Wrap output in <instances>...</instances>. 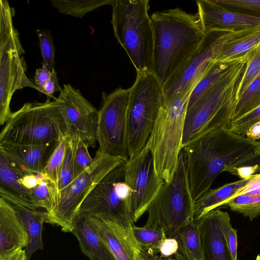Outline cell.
Instances as JSON below:
<instances>
[{"label": "cell", "mask_w": 260, "mask_h": 260, "mask_svg": "<svg viewBox=\"0 0 260 260\" xmlns=\"http://www.w3.org/2000/svg\"><path fill=\"white\" fill-rule=\"evenodd\" d=\"M258 144V141L235 134L228 128H221L182 147L194 201L210 189L221 172L254 151Z\"/></svg>", "instance_id": "cell-1"}, {"label": "cell", "mask_w": 260, "mask_h": 260, "mask_svg": "<svg viewBox=\"0 0 260 260\" xmlns=\"http://www.w3.org/2000/svg\"><path fill=\"white\" fill-rule=\"evenodd\" d=\"M152 73L162 86L189 59L205 34L197 14L180 8L154 12Z\"/></svg>", "instance_id": "cell-2"}, {"label": "cell", "mask_w": 260, "mask_h": 260, "mask_svg": "<svg viewBox=\"0 0 260 260\" xmlns=\"http://www.w3.org/2000/svg\"><path fill=\"white\" fill-rule=\"evenodd\" d=\"M248 59L247 55L236 59L217 82L187 107L182 147L217 129L229 128Z\"/></svg>", "instance_id": "cell-3"}, {"label": "cell", "mask_w": 260, "mask_h": 260, "mask_svg": "<svg viewBox=\"0 0 260 260\" xmlns=\"http://www.w3.org/2000/svg\"><path fill=\"white\" fill-rule=\"evenodd\" d=\"M111 23L115 37L137 73L152 72L153 29L148 0H113Z\"/></svg>", "instance_id": "cell-4"}, {"label": "cell", "mask_w": 260, "mask_h": 260, "mask_svg": "<svg viewBox=\"0 0 260 260\" xmlns=\"http://www.w3.org/2000/svg\"><path fill=\"white\" fill-rule=\"evenodd\" d=\"M194 207L186 156L181 150L171 180L164 182L148 207L146 224L162 229L167 237H174L180 229L194 221Z\"/></svg>", "instance_id": "cell-5"}, {"label": "cell", "mask_w": 260, "mask_h": 260, "mask_svg": "<svg viewBox=\"0 0 260 260\" xmlns=\"http://www.w3.org/2000/svg\"><path fill=\"white\" fill-rule=\"evenodd\" d=\"M192 91L179 94L168 103L162 102L145 146L153 155L157 173L165 182L171 180L182 150L185 115Z\"/></svg>", "instance_id": "cell-6"}, {"label": "cell", "mask_w": 260, "mask_h": 260, "mask_svg": "<svg viewBox=\"0 0 260 260\" xmlns=\"http://www.w3.org/2000/svg\"><path fill=\"white\" fill-rule=\"evenodd\" d=\"M15 9L6 0L0 1V124H5L12 112L10 102L14 93L24 87H38L25 74V53L13 25Z\"/></svg>", "instance_id": "cell-7"}, {"label": "cell", "mask_w": 260, "mask_h": 260, "mask_svg": "<svg viewBox=\"0 0 260 260\" xmlns=\"http://www.w3.org/2000/svg\"><path fill=\"white\" fill-rule=\"evenodd\" d=\"M65 125L56 103H25L12 112L0 134V142L40 145L56 142L65 134Z\"/></svg>", "instance_id": "cell-8"}, {"label": "cell", "mask_w": 260, "mask_h": 260, "mask_svg": "<svg viewBox=\"0 0 260 260\" xmlns=\"http://www.w3.org/2000/svg\"><path fill=\"white\" fill-rule=\"evenodd\" d=\"M127 112L128 159L146 146L163 102L162 86L152 72L137 73L129 88Z\"/></svg>", "instance_id": "cell-9"}, {"label": "cell", "mask_w": 260, "mask_h": 260, "mask_svg": "<svg viewBox=\"0 0 260 260\" xmlns=\"http://www.w3.org/2000/svg\"><path fill=\"white\" fill-rule=\"evenodd\" d=\"M127 160L98 150L91 165L59 191L55 205L47 213L46 222L60 226L63 232L72 233L85 199L109 172Z\"/></svg>", "instance_id": "cell-10"}, {"label": "cell", "mask_w": 260, "mask_h": 260, "mask_svg": "<svg viewBox=\"0 0 260 260\" xmlns=\"http://www.w3.org/2000/svg\"><path fill=\"white\" fill-rule=\"evenodd\" d=\"M129 95V89L121 87L109 93L102 92L96 132L100 151L127 160L129 158L127 146Z\"/></svg>", "instance_id": "cell-11"}, {"label": "cell", "mask_w": 260, "mask_h": 260, "mask_svg": "<svg viewBox=\"0 0 260 260\" xmlns=\"http://www.w3.org/2000/svg\"><path fill=\"white\" fill-rule=\"evenodd\" d=\"M126 161L112 170L97 184L83 202L80 213L133 221L131 190L125 181Z\"/></svg>", "instance_id": "cell-12"}, {"label": "cell", "mask_w": 260, "mask_h": 260, "mask_svg": "<svg viewBox=\"0 0 260 260\" xmlns=\"http://www.w3.org/2000/svg\"><path fill=\"white\" fill-rule=\"evenodd\" d=\"M231 31H212L205 36L194 53L162 86L163 103L193 90L215 60L222 43Z\"/></svg>", "instance_id": "cell-13"}, {"label": "cell", "mask_w": 260, "mask_h": 260, "mask_svg": "<svg viewBox=\"0 0 260 260\" xmlns=\"http://www.w3.org/2000/svg\"><path fill=\"white\" fill-rule=\"evenodd\" d=\"M125 181L131 190V216L135 223L147 211L165 182L157 173L148 148L145 147L125 162Z\"/></svg>", "instance_id": "cell-14"}, {"label": "cell", "mask_w": 260, "mask_h": 260, "mask_svg": "<svg viewBox=\"0 0 260 260\" xmlns=\"http://www.w3.org/2000/svg\"><path fill=\"white\" fill-rule=\"evenodd\" d=\"M54 101L62 117L68 136H78L89 147L95 146L98 110L70 84H63Z\"/></svg>", "instance_id": "cell-15"}, {"label": "cell", "mask_w": 260, "mask_h": 260, "mask_svg": "<svg viewBox=\"0 0 260 260\" xmlns=\"http://www.w3.org/2000/svg\"><path fill=\"white\" fill-rule=\"evenodd\" d=\"M86 214L116 260H141L143 250L134 236L132 220L122 221L104 216Z\"/></svg>", "instance_id": "cell-16"}, {"label": "cell", "mask_w": 260, "mask_h": 260, "mask_svg": "<svg viewBox=\"0 0 260 260\" xmlns=\"http://www.w3.org/2000/svg\"><path fill=\"white\" fill-rule=\"evenodd\" d=\"M196 4L197 14L205 34L237 31L260 25V18L226 9L215 0H199Z\"/></svg>", "instance_id": "cell-17"}, {"label": "cell", "mask_w": 260, "mask_h": 260, "mask_svg": "<svg viewBox=\"0 0 260 260\" xmlns=\"http://www.w3.org/2000/svg\"><path fill=\"white\" fill-rule=\"evenodd\" d=\"M55 143L28 145L0 142V154L19 175L41 173Z\"/></svg>", "instance_id": "cell-18"}, {"label": "cell", "mask_w": 260, "mask_h": 260, "mask_svg": "<svg viewBox=\"0 0 260 260\" xmlns=\"http://www.w3.org/2000/svg\"><path fill=\"white\" fill-rule=\"evenodd\" d=\"M224 213L217 208L196 221L200 233L204 260H234L222 231Z\"/></svg>", "instance_id": "cell-19"}, {"label": "cell", "mask_w": 260, "mask_h": 260, "mask_svg": "<svg viewBox=\"0 0 260 260\" xmlns=\"http://www.w3.org/2000/svg\"><path fill=\"white\" fill-rule=\"evenodd\" d=\"M27 236L11 203L0 198V255L25 248Z\"/></svg>", "instance_id": "cell-20"}, {"label": "cell", "mask_w": 260, "mask_h": 260, "mask_svg": "<svg viewBox=\"0 0 260 260\" xmlns=\"http://www.w3.org/2000/svg\"><path fill=\"white\" fill-rule=\"evenodd\" d=\"M260 45V25L230 32L220 46L215 61L229 62L247 55Z\"/></svg>", "instance_id": "cell-21"}, {"label": "cell", "mask_w": 260, "mask_h": 260, "mask_svg": "<svg viewBox=\"0 0 260 260\" xmlns=\"http://www.w3.org/2000/svg\"><path fill=\"white\" fill-rule=\"evenodd\" d=\"M72 233L84 254L98 260H116L93 228L86 214L80 213L74 220Z\"/></svg>", "instance_id": "cell-22"}, {"label": "cell", "mask_w": 260, "mask_h": 260, "mask_svg": "<svg viewBox=\"0 0 260 260\" xmlns=\"http://www.w3.org/2000/svg\"><path fill=\"white\" fill-rule=\"evenodd\" d=\"M12 205L27 234V242L25 250L27 260H30L35 252L44 248L42 232L43 224L47 217V212L30 209L20 205Z\"/></svg>", "instance_id": "cell-23"}, {"label": "cell", "mask_w": 260, "mask_h": 260, "mask_svg": "<svg viewBox=\"0 0 260 260\" xmlns=\"http://www.w3.org/2000/svg\"><path fill=\"white\" fill-rule=\"evenodd\" d=\"M19 175L0 154V198L12 204L36 209L32 204L30 192L19 182Z\"/></svg>", "instance_id": "cell-24"}, {"label": "cell", "mask_w": 260, "mask_h": 260, "mask_svg": "<svg viewBox=\"0 0 260 260\" xmlns=\"http://www.w3.org/2000/svg\"><path fill=\"white\" fill-rule=\"evenodd\" d=\"M251 178L227 183L215 189H210L194 201V221H198L210 211L224 205Z\"/></svg>", "instance_id": "cell-25"}, {"label": "cell", "mask_w": 260, "mask_h": 260, "mask_svg": "<svg viewBox=\"0 0 260 260\" xmlns=\"http://www.w3.org/2000/svg\"><path fill=\"white\" fill-rule=\"evenodd\" d=\"M178 248L175 260H204L198 224L192 222L180 229L174 237Z\"/></svg>", "instance_id": "cell-26"}, {"label": "cell", "mask_w": 260, "mask_h": 260, "mask_svg": "<svg viewBox=\"0 0 260 260\" xmlns=\"http://www.w3.org/2000/svg\"><path fill=\"white\" fill-rule=\"evenodd\" d=\"M29 192L34 206L37 209L44 208L47 213L52 210L58 196L57 184L42 173L38 183Z\"/></svg>", "instance_id": "cell-27"}, {"label": "cell", "mask_w": 260, "mask_h": 260, "mask_svg": "<svg viewBox=\"0 0 260 260\" xmlns=\"http://www.w3.org/2000/svg\"><path fill=\"white\" fill-rule=\"evenodd\" d=\"M234 60L229 62L214 61L192 91L188 107L217 82L230 69Z\"/></svg>", "instance_id": "cell-28"}, {"label": "cell", "mask_w": 260, "mask_h": 260, "mask_svg": "<svg viewBox=\"0 0 260 260\" xmlns=\"http://www.w3.org/2000/svg\"><path fill=\"white\" fill-rule=\"evenodd\" d=\"M113 0H52V6L58 12L76 17H82L87 13L106 5H111Z\"/></svg>", "instance_id": "cell-29"}, {"label": "cell", "mask_w": 260, "mask_h": 260, "mask_svg": "<svg viewBox=\"0 0 260 260\" xmlns=\"http://www.w3.org/2000/svg\"><path fill=\"white\" fill-rule=\"evenodd\" d=\"M133 231L137 241L143 250L151 254H158L159 245L167 237L162 229L146 224L143 226H138L134 223Z\"/></svg>", "instance_id": "cell-30"}, {"label": "cell", "mask_w": 260, "mask_h": 260, "mask_svg": "<svg viewBox=\"0 0 260 260\" xmlns=\"http://www.w3.org/2000/svg\"><path fill=\"white\" fill-rule=\"evenodd\" d=\"M259 105L260 73L238 98L232 121L244 116Z\"/></svg>", "instance_id": "cell-31"}, {"label": "cell", "mask_w": 260, "mask_h": 260, "mask_svg": "<svg viewBox=\"0 0 260 260\" xmlns=\"http://www.w3.org/2000/svg\"><path fill=\"white\" fill-rule=\"evenodd\" d=\"M224 205L228 206L231 210L252 220L260 214V194H240L230 199Z\"/></svg>", "instance_id": "cell-32"}, {"label": "cell", "mask_w": 260, "mask_h": 260, "mask_svg": "<svg viewBox=\"0 0 260 260\" xmlns=\"http://www.w3.org/2000/svg\"><path fill=\"white\" fill-rule=\"evenodd\" d=\"M66 147L67 136L66 134H63L56 142L41 172L52 180L57 185L58 175L64 159Z\"/></svg>", "instance_id": "cell-33"}, {"label": "cell", "mask_w": 260, "mask_h": 260, "mask_svg": "<svg viewBox=\"0 0 260 260\" xmlns=\"http://www.w3.org/2000/svg\"><path fill=\"white\" fill-rule=\"evenodd\" d=\"M67 147L57 181L58 192L67 186L74 179V156L76 135H67Z\"/></svg>", "instance_id": "cell-34"}, {"label": "cell", "mask_w": 260, "mask_h": 260, "mask_svg": "<svg viewBox=\"0 0 260 260\" xmlns=\"http://www.w3.org/2000/svg\"><path fill=\"white\" fill-rule=\"evenodd\" d=\"M39 41V46L43 58L42 64L45 65L52 72L54 70L55 51L52 35L47 29L36 30Z\"/></svg>", "instance_id": "cell-35"}, {"label": "cell", "mask_w": 260, "mask_h": 260, "mask_svg": "<svg viewBox=\"0 0 260 260\" xmlns=\"http://www.w3.org/2000/svg\"><path fill=\"white\" fill-rule=\"evenodd\" d=\"M259 73L260 45L255 47L248 54L246 68L239 88L238 99Z\"/></svg>", "instance_id": "cell-36"}, {"label": "cell", "mask_w": 260, "mask_h": 260, "mask_svg": "<svg viewBox=\"0 0 260 260\" xmlns=\"http://www.w3.org/2000/svg\"><path fill=\"white\" fill-rule=\"evenodd\" d=\"M87 144L78 136L75 138V149L74 156V179L83 173L93 163L94 158L90 156Z\"/></svg>", "instance_id": "cell-37"}, {"label": "cell", "mask_w": 260, "mask_h": 260, "mask_svg": "<svg viewBox=\"0 0 260 260\" xmlns=\"http://www.w3.org/2000/svg\"><path fill=\"white\" fill-rule=\"evenodd\" d=\"M224 8L260 18V0H215Z\"/></svg>", "instance_id": "cell-38"}, {"label": "cell", "mask_w": 260, "mask_h": 260, "mask_svg": "<svg viewBox=\"0 0 260 260\" xmlns=\"http://www.w3.org/2000/svg\"><path fill=\"white\" fill-rule=\"evenodd\" d=\"M260 121V105L241 118L231 122L229 129L235 134L245 136L250 127Z\"/></svg>", "instance_id": "cell-39"}, {"label": "cell", "mask_w": 260, "mask_h": 260, "mask_svg": "<svg viewBox=\"0 0 260 260\" xmlns=\"http://www.w3.org/2000/svg\"><path fill=\"white\" fill-rule=\"evenodd\" d=\"M242 194L249 196L260 194V173L254 175L246 185L238 190L232 198Z\"/></svg>", "instance_id": "cell-40"}, {"label": "cell", "mask_w": 260, "mask_h": 260, "mask_svg": "<svg viewBox=\"0 0 260 260\" xmlns=\"http://www.w3.org/2000/svg\"><path fill=\"white\" fill-rule=\"evenodd\" d=\"M178 248V244L174 237H166L159 246V255L161 257H169L174 255Z\"/></svg>", "instance_id": "cell-41"}, {"label": "cell", "mask_w": 260, "mask_h": 260, "mask_svg": "<svg viewBox=\"0 0 260 260\" xmlns=\"http://www.w3.org/2000/svg\"><path fill=\"white\" fill-rule=\"evenodd\" d=\"M61 89L58 83L57 72L54 69L51 72L49 79L43 87V93L46 95L47 100H50L51 98L54 100L56 98L54 95V93L56 92H60Z\"/></svg>", "instance_id": "cell-42"}, {"label": "cell", "mask_w": 260, "mask_h": 260, "mask_svg": "<svg viewBox=\"0 0 260 260\" xmlns=\"http://www.w3.org/2000/svg\"><path fill=\"white\" fill-rule=\"evenodd\" d=\"M254 165L258 166V169L256 173L260 172V152L257 153L253 151L238 159L235 162L228 167L226 170L234 167Z\"/></svg>", "instance_id": "cell-43"}, {"label": "cell", "mask_w": 260, "mask_h": 260, "mask_svg": "<svg viewBox=\"0 0 260 260\" xmlns=\"http://www.w3.org/2000/svg\"><path fill=\"white\" fill-rule=\"evenodd\" d=\"M258 166H244L228 169V172L233 175L238 176L241 179H248L251 178L257 172Z\"/></svg>", "instance_id": "cell-44"}, {"label": "cell", "mask_w": 260, "mask_h": 260, "mask_svg": "<svg viewBox=\"0 0 260 260\" xmlns=\"http://www.w3.org/2000/svg\"><path fill=\"white\" fill-rule=\"evenodd\" d=\"M51 74V72L45 65L42 64L41 68L36 69L34 81L41 93H43V87L49 79Z\"/></svg>", "instance_id": "cell-45"}, {"label": "cell", "mask_w": 260, "mask_h": 260, "mask_svg": "<svg viewBox=\"0 0 260 260\" xmlns=\"http://www.w3.org/2000/svg\"><path fill=\"white\" fill-rule=\"evenodd\" d=\"M40 174H25L19 175V181L21 184L29 191L35 187L39 181Z\"/></svg>", "instance_id": "cell-46"}, {"label": "cell", "mask_w": 260, "mask_h": 260, "mask_svg": "<svg viewBox=\"0 0 260 260\" xmlns=\"http://www.w3.org/2000/svg\"><path fill=\"white\" fill-rule=\"evenodd\" d=\"M245 136L253 141L260 139V121L251 126Z\"/></svg>", "instance_id": "cell-47"}, {"label": "cell", "mask_w": 260, "mask_h": 260, "mask_svg": "<svg viewBox=\"0 0 260 260\" xmlns=\"http://www.w3.org/2000/svg\"><path fill=\"white\" fill-rule=\"evenodd\" d=\"M141 260H175L174 257H161L158 254H151L144 250Z\"/></svg>", "instance_id": "cell-48"}, {"label": "cell", "mask_w": 260, "mask_h": 260, "mask_svg": "<svg viewBox=\"0 0 260 260\" xmlns=\"http://www.w3.org/2000/svg\"><path fill=\"white\" fill-rule=\"evenodd\" d=\"M21 249L22 248H18L4 254L0 255V260H16Z\"/></svg>", "instance_id": "cell-49"}, {"label": "cell", "mask_w": 260, "mask_h": 260, "mask_svg": "<svg viewBox=\"0 0 260 260\" xmlns=\"http://www.w3.org/2000/svg\"><path fill=\"white\" fill-rule=\"evenodd\" d=\"M16 260H27L25 249L20 250Z\"/></svg>", "instance_id": "cell-50"}, {"label": "cell", "mask_w": 260, "mask_h": 260, "mask_svg": "<svg viewBox=\"0 0 260 260\" xmlns=\"http://www.w3.org/2000/svg\"><path fill=\"white\" fill-rule=\"evenodd\" d=\"M258 142V145H257L256 148L255 149V150H254V152H257V153L260 152V140Z\"/></svg>", "instance_id": "cell-51"}, {"label": "cell", "mask_w": 260, "mask_h": 260, "mask_svg": "<svg viewBox=\"0 0 260 260\" xmlns=\"http://www.w3.org/2000/svg\"><path fill=\"white\" fill-rule=\"evenodd\" d=\"M255 260H260V255H258Z\"/></svg>", "instance_id": "cell-52"}, {"label": "cell", "mask_w": 260, "mask_h": 260, "mask_svg": "<svg viewBox=\"0 0 260 260\" xmlns=\"http://www.w3.org/2000/svg\"><path fill=\"white\" fill-rule=\"evenodd\" d=\"M90 260H98L97 259H96L95 258H90Z\"/></svg>", "instance_id": "cell-53"}]
</instances>
